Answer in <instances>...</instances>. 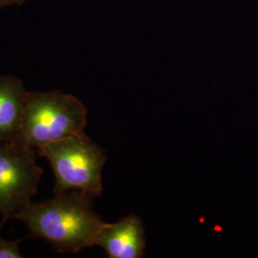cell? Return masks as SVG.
<instances>
[{
  "instance_id": "277c9868",
  "label": "cell",
  "mask_w": 258,
  "mask_h": 258,
  "mask_svg": "<svg viewBox=\"0 0 258 258\" xmlns=\"http://www.w3.org/2000/svg\"><path fill=\"white\" fill-rule=\"evenodd\" d=\"M37 150L19 142L0 143V213L4 225L31 202L43 170L37 165Z\"/></svg>"
},
{
  "instance_id": "3957f363",
  "label": "cell",
  "mask_w": 258,
  "mask_h": 258,
  "mask_svg": "<svg viewBox=\"0 0 258 258\" xmlns=\"http://www.w3.org/2000/svg\"><path fill=\"white\" fill-rule=\"evenodd\" d=\"M36 150L53 169L54 194L83 191L95 197L102 194V168L107 156L85 133L60 139Z\"/></svg>"
},
{
  "instance_id": "5b68a950",
  "label": "cell",
  "mask_w": 258,
  "mask_h": 258,
  "mask_svg": "<svg viewBox=\"0 0 258 258\" xmlns=\"http://www.w3.org/2000/svg\"><path fill=\"white\" fill-rule=\"evenodd\" d=\"M94 246L104 249L110 258L143 257L147 238L140 217L130 214L116 223H104L97 234Z\"/></svg>"
},
{
  "instance_id": "52a82bcc",
  "label": "cell",
  "mask_w": 258,
  "mask_h": 258,
  "mask_svg": "<svg viewBox=\"0 0 258 258\" xmlns=\"http://www.w3.org/2000/svg\"><path fill=\"white\" fill-rule=\"evenodd\" d=\"M3 225L0 224V258H21L23 255L19 250V243L24 238H19L16 241L4 239L1 236V228Z\"/></svg>"
},
{
  "instance_id": "6da1fadb",
  "label": "cell",
  "mask_w": 258,
  "mask_h": 258,
  "mask_svg": "<svg viewBox=\"0 0 258 258\" xmlns=\"http://www.w3.org/2000/svg\"><path fill=\"white\" fill-rule=\"evenodd\" d=\"M94 198L83 191L55 194L42 202L31 201L12 218L27 226V237L45 240L59 253H77L94 246L104 225L93 211Z\"/></svg>"
},
{
  "instance_id": "8992f818",
  "label": "cell",
  "mask_w": 258,
  "mask_h": 258,
  "mask_svg": "<svg viewBox=\"0 0 258 258\" xmlns=\"http://www.w3.org/2000/svg\"><path fill=\"white\" fill-rule=\"evenodd\" d=\"M26 94L20 79L0 75V143L18 141L24 118Z\"/></svg>"
},
{
  "instance_id": "ba28073f",
  "label": "cell",
  "mask_w": 258,
  "mask_h": 258,
  "mask_svg": "<svg viewBox=\"0 0 258 258\" xmlns=\"http://www.w3.org/2000/svg\"><path fill=\"white\" fill-rule=\"evenodd\" d=\"M29 0H0V9L13 5H21Z\"/></svg>"
},
{
  "instance_id": "7a4b0ae2",
  "label": "cell",
  "mask_w": 258,
  "mask_h": 258,
  "mask_svg": "<svg viewBox=\"0 0 258 258\" xmlns=\"http://www.w3.org/2000/svg\"><path fill=\"white\" fill-rule=\"evenodd\" d=\"M87 110L83 102L60 90L27 92L22 127L17 142L37 149L84 133Z\"/></svg>"
}]
</instances>
